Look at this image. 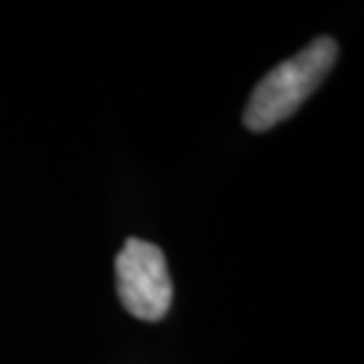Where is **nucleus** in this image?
Masks as SVG:
<instances>
[{"instance_id": "obj_1", "label": "nucleus", "mask_w": 364, "mask_h": 364, "mask_svg": "<svg viewBox=\"0 0 364 364\" xmlns=\"http://www.w3.org/2000/svg\"><path fill=\"white\" fill-rule=\"evenodd\" d=\"M336 57V41L322 36L305 46L301 53L289 57L287 62L277 64L270 74L260 78L251 92L244 112L246 128L253 133H265L277 123L289 119L291 114H296L298 107L322 85Z\"/></svg>"}, {"instance_id": "obj_2", "label": "nucleus", "mask_w": 364, "mask_h": 364, "mask_svg": "<svg viewBox=\"0 0 364 364\" xmlns=\"http://www.w3.org/2000/svg\"><path fill=\"white\" fill-rule=\"evenodd\" d=\"M116 289L130 315L159 322L171 310L173 282L166 256L159 246L130 237L116 256Z\"/></svg>"}]
</instances>
